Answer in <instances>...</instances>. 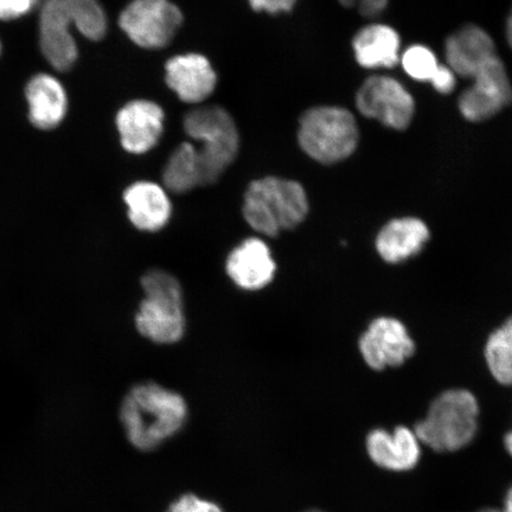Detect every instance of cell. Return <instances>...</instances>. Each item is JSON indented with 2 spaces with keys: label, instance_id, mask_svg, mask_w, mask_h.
I'll list each match as a JSON object with an SVG mask.
<instances>
[{
  "label": "cell",
  "instance_id": "7402d4cb",
  "mask_svg": "<svg viewBox=\"0 0 512 512\" xmlns=\"http://www.w3.org/2000/svg\"><path fill=\"white\" fill-rule=\"evenodd\" d=\"M484 355L492 377L502 386H512V317L489 336Z\"/></svg>",
  "mask_w": 512,
  "mask_h": 512
},
{
  "label": "cell",
  "instance_id": "e575fe53",
  "mask_svg": "<svg viewBox=\"0 0 512 512\" xmlns=\"http://www.w3.org/2000/svg\"><path fill=\"white\" fill-rule=\"evenodd\" d=\"M0 53H2V44H0Z\"/></svg>",
  "mask_w": 512,
  "mask_h": 512
},
{
  "label": "cell",
  "instance_id": "44dd1931",
  "mask_svg": "<svg viewBox=\"0 0 512 512\" xmlns=\"http://www.w3.org/2000/svg\"><path fill=\"white\" fill-rule=\"evenodd\" d=\"M163 182L165 188L175 194L202 187L200 160L194 144L183 143L172 152L164 168Z\"/></svg>",
  "mask_w": 512,
  "mask_h": 512
},
{
  "label": "cell",
  "instance_id": "484cf974",
  "mask_svg": "<svg viewBox=\"0 0 512 512\" xmlns=\"http://www.w3.org/2000/svg\"><path fill=\"white\" fill-rule=\"evenodd\" d=\"M41 0H0V21H14L30 14Z\"/></svg>",
  "mask_w": 512,
  "mask_h": 512
},
{
  "label": "cell",
  "instance_id": "1f68e13d",
  "mask_svg": "<svg viewBox=\"0 0 512 512\" xmlns=\"http://www.w3.org/2000/svg\"><path fill=\"white\" fill-rule=\"evenodd\" d=\"M504 445L505 448H507V451L509 452L510 456L512 457V431L505 435Z\"/></svg>",
  "mask_w": 512,
  "mask_h": 512
},
{
  "label": "cell",
  "instance_id": "d6986e66",
  "mask_svg": "<svg viewBox=\"0 0 512 512\" xmlns=\"http://www.w3.org/2000/svg\"><path fill=\"white\" fill-rule=\"evenodd\" d=\"M352 49L362 68L393 69L400 63L401 37L387 24H369L352 38Z\"/></svg>",
  "mask_w": 512,
  "mask_h": 512
},
{
  "label": "cell",
  "instance_id": "8fae6325",
  "mask_svg": "<svg viewBox=\"0 0 512 512\" xmlns=\"http://www.w3.org/2000/svg\"><path fill=\"white\" fill-rule=\"evenodd\" d=\"M75 17L68 0H46L40 16V44L44 57L55 69L67 72L78 59V47L70 27Z\"/></svg>",
  "mask_w": 512,
  "mask_h": 512
},
{
  "label": "cell",
  "instance_id": "4dcf8cb0",
  "mask_svg": "<svg viewBox=\"0 0 512 512\" xmlns=\"http://www.w3.org/2000/svg\"><path fill=\"white\" fill-rule=\"evenodd\" d=\"M503 512H512V488L508 491L505 497V507Z\"/></svg>",
  "mask_w": 512,
  "mask_h": 512
},
{
  "label": "cell",
  "instance_id": "f546056e",
  "mask_svg": "<svg viewBox=\"0 0 512 512\" xmlns=\"http://www.w3.org/2000/svg\"><path fill=\"white\" fill-rule=\"evenodd\" d=\"M505 38H507L509 47L512 50V9L507 18V23H505Z\"/></svg>",
  "mask_w": 512,
  "mask_h": 512
},
{
  "label": "cell",
  "instance_id": "52a82bcc",
  "mask_svg": "<svg viewBox=\"0 0 512 512\" xmlns=\"http://www.w3.org/2000/svg\"><path fill=\"white\" fill-rule=\"evenodd\" d=\"M183 21L181 9L170 0H132L119 17L128 38L145 49L168 47Z\"/></svg>",
  "mask_w": 512,
  "mask_h": 512
},
{
  "label": "cell",
  "instance_id": "30bf717a",
  "mask_svg": "<svg viewBox=\"0 0 512 512\" xmlns=\"http://www.w3.org/2000/svg\"><path fill=\"white\" fill-rule=\"evenodd\" d=\"M367 366L381 371L402 366L415 354V342L406 325L393 317L373 320L358 342Z\"/></svg>",
  "mask_w": 512,
  "mask_h": 512
},
{
  "label": "cell",
  "instance_id": "7c38bea8",
  "mask_svg": "<svg viewBox=\"0 0 512 512\" xmlns=\"http://www.w3.org/2000/svg\"><path fill=\"white\" fill-rule=\"evenodd\" d=\"M165 114L162 107L147 100L128 102L117 115L121 145L127 152L143 155L163 136Z\"/></svg>",
  "mask_w": 512,
  "mask_h": 512
},
{
  "label": "cell",
  "instance_id": "603a6c76",
  "mask_svg": "<svg viewBox=\"0 0 512 512\" xmlns=\"http://www.w3.org/2000/svg\"><path fill=\"white\" fill-rule=\"evenodd\" d=\"M76 29L92 41H100L107 31V17L99 0H68Z\"/></svg>",
  "mask_w": 512,
  "mask_h": 512
},
{
  "label": "cell",
  "instance_id": "cb8c5ba5",
  "mask_svg": "<svg viewBox=\"0 0 512 512\" xmlns=\"http://www.w3.org/2000/svg\"><path fill=\"white\" fill-rule=\"evenodd\" d=\"M402 69L409 78L418 82H431L440 66L437 55L424 44H413L401 54Z\"/></svg>",
  "mask_w": 512,
  "mask_h": 512
},
{
  "label": "cell",
  "instance_id": "9a60e30c",
  "mask_svg": "<svg viewBox=\"0 0 512 512\" xmlns=\"http://www.w3.org/2000/svg\"><path fill=\"white\" fill-rule=\"evenodd\" d=\"M165 81L187 104H200L215 91L217 75L206 56L185 54L165 64Z\"/></svg>",
  "mask_w": 512,
  "mask_h": 512
},
{
  "label": "cell",
  "instance_id": "e0dca14e",
  "mask_svg": "<svg viewBox=\"0 0 512 512\" xmlns=\"http://www.w3.org/2000/svg\"><path fill=\"white\" fill-rule=\"evenodd\" d=\"M430 238V228L424 221L400 217L384 224L376 236L375 248L383 261L396 265L418 255Z\"/></svg>",
  "mask_w": 512,
  "mask_h": 512
},
{
  "label": "cell",
  "instance_id": "ac0fdd59",
  "mask_svg": "<svg viewBox=\"0 0 512 512\" xmlns=\"http://www.w3.org/2000/svg\"><path fill=\"white\" fill-rule=\"evenodd\" d=\"M128 220L142 232L156 233L169 223L172 204L160 185L152 182L133 183L124 192Z\"/></svg>",
  "mask_w": 512,
  "mask_h": 512
},
{
  "label": "cell",
  "instance_id": "7a4b0ae2",
  "mask_svg": "<svg viewBox=\"0 0 512 512\" xmlns=\"http://www.w3.org/2000/svg\"><path fill=\"white\" fill-rule=\"evenodd\" d=\"M309 198L302 184L290 179L265 177L249 184L242 213L255 232L275 238L297 228L309 214Z\"/></svg>",
  "mask_w": 512,
  "mask_h": 512
},
{
  "label": "cell",
  "instance_id": "5b68a950",
  "mask_svg": "<svg viewBox=\"0 0 512 512\" xmlns=\"http://www.w3.org/2000/svg\"><path fill=\"white\" fill-rule=\"evenodd\" d=\"M145 298L137 311L136 328L140 335L157 344H175L185 334L182 285L174 275L151 270L143 275Z\"/></svg>",
  "mask_w": 512,
  "mask_h": 512
},
{
  "label": "cell",
  "instance_id": "4316f807",
  "mask_svg": "<svg viewBox=\"0 0 512 512\" xmlns=\"http://www.w3.org/2000/svg\"><path fill=\"white\" fill-rule=\"evenodd\" d=\"M457 79L453 70L446 63H441L430 83L435 92L441 95H450L456 89Z\"/></svg>",
  "mask_w": 512,
  "mask_h": 512
},
{
  "label": "cell",
  "instance_id": "277c9868",
  "mask_svg": "<svg viewBox=\"0 0 512 512\" xmlns=\"http://www.w3.org/2000/svg\"><path fill=\"white\" fill-rule=\"evenodd\" d=\"M185 133L201 143L198 147L202 187L219 181L238 156L240 137L235 121L223 107L202 106L185 114Z\"/></svg>",
  "mask_w": 512,
  "mask_h": 512
},
{
  "label": "cell",
  "instance_id": "5bb4252c",
  "mask_svg": "<svg viewBox=\"0 0 512 512\" xmlns=\"http://www.w3.org/2000/svg\"><path fill=\"white\" fill-rule=\"evenodd\" d=\"M226 271L241 290L254 292L272 283L277 264L267 243L259 238H251L242 241L229 253Z\"/></svg>",
  "mask_w": 512,
  "mask_h": 512
},
{
  "label": "cell",
  "instance_id": "9c48e42d",
  "mask_svg": "<svg viewBox=\"0 0 512 512\" xmlns=\"http://www.w3.org/2000/svg\"><path fill=\"white\" fill-rule=\"evenodd\" d=\"M512 104V83L507 67L498 55L486 62L458 99V110L470 123L496 117Z\"/></svg>",
  "mask_w": 512,
  "mask_h": 512
},
{
  "label": "cell",
  "instance_id": "83f0119b",
  "mask_svg": "<svg viewBox=\"0 0 512 512\" xmlns=\"http://www.w3.org/2000/svg\"><path fill=\"white\" fill-rule=\"evenodd\" d=\"M297 2L298 0H249L254 11H265L270 15L287 14Z\"/></svg>",
  "mask_w": 512,
  "mask_h": 512
},
{
  "label": "cell",
  "instance_id": "836d02e7",
  "mask_svg": "<svg viewBox=\"0 0 512 512\" xmlns=\"http://www.w3.org/2000/svg\"><path fill=\"white\" fill-rule=\"evenodd\" d=\"M479 512H501V511H498V510H495V509H485V510H482V511H479Z\"/></svg>",
  "mask_w": 512,
  "mask_h": 512
},
{
  "label": "cell",
  "instance_id": "ffe728a7",
  "mask_svg": "<svg viewBox=\"0 0 512 512\" xmlns=\"http://www.w3.org/2000/svg\"><path fill=\"white\" fill-rule=\"evenodd\" d=\"M29 118L40 130H53L67 114L68 99L61 82L48 74H38L27 86Z\"/></svg>",
  "mask_w": 512,
  "mask_h": 512
},
{
  "label": "cell",
  "instance_id": "3957f363",
  "mask_svg": "<svg viewBox=\"0 0 512 512\" xmlns=\"http://www.w3.org/2000/svg\"><path fill=\"white\" fill-rule=\"evenodd\" d=\"M479 403L466 389H448L431 403L414 427L421 445L435 452H456L470 445L478 430Z\"/></svg>",
  "mask_w": 512,
  "mask_h": 512
},
{
  "label": "cell",
  "instance_id": "d6a6232c",
  "mask_svg": "<svg viewBox=\"0 0 512 512\" xmlns=\"http://www.w3.org/2000/svg\"><path fill=\"white\" fill-rule=\"evenodd\" d=\"M303 512H326L324 510H320V509H316V508H311V509H307Z\"/></svg>",
  "mask_w": 512,
  "mask_h": 512
},
{
  "label": "cell",
  "instance_id": "2e32d148",
  "mask_svg": "<svg viewBox=\"0 0 512 512\" xmlns=\"http://www.w3.org/2000/svg\"><path fill=\"white\" fill-rule=\"evenodd\" d=\"M366 448L371 462L393 472L414 469L421 457L419 438L405 426L396 427L393 432L375 428L367 435Z\"/></svg>",
  "mask_w": 512,
  "mask_h": 512
},
{
  "label": "cell",
  "instance_id": "6da1fadb",
  "mask_svg": "<svg viewBox=\"0 0 512 512\" xmlns=\"http://www.w3.org/2000/svg\"><path fill=\"white\" fill-rule=\"evenodd\" d=\"M119 416L130 444L139 451L151 452L183 430L189 408L181 394L146 382L126 394Z\"/></svg>",
  "mask_w": 512,
  "mask_h": 512
},
{
  "label": "cell",
  "instance_id": "ba28073f",
  "mask_svg": "<svg viewBox=\"0 0 512 512\" xmlns=\"http://www.w3.org/2000/svg\"><path fill=\"white\" fill-rule=\"evenodd\" d=\"M356 107L363 117L379 121L394 131H405L414 119L416 104L399 80L387 75L370 76L356 94Z\"/></svg>",
  "mask_w": 512,
  "mask_h": 512
},
{
  "label": "cell",
  "instance_id": "f1b7e54d",
  "mask_svg": "<svg viewBox=\"0 0 512 512\" xmlns=\"http://www.w3.org/2000/svg\"><path fill=\"white\" fill-rule=\"evenodd\" d=\"M389 0H358L357 9L364 17L373 18L387 9Z\"/></svg>",
  "mask_w": 512,
  "mask_h": 512
},
{
  "label": "cell",
  "instance_id": "4fadbf2b",
  "mask_svg": "<svg viewBox=\"0 0 512 512\" xmlns=\"http://www.w3.org/2000/svg\"><path fill=\"white\" fill-rule=\"evenodd\" d=\"M496 55L494 38L476 24L464 25L445 41L446 64L457 78L472 80L480 68Z\"/></svg>",
  "mask_w": 512,
  "mask_h": 512
},
{
  "label": "cell",
  "instance_id": "8992f818",
  "mask_svg": "<svg viewBox=\"0 0 512 512\" xmlns=\"http://www.w3.org/2000/svg\"><path fill=\"white\" fill-rule=\"evenodd\" d=\"M298 142L306 155L320 164L341 163L354 155L360 128L355 115L343 107H313L300 118Z\"/></svg>",
  "mask_w": 512,
  "mask_h": 512
},
{
  "label": "cell",
  "instance_id": "d4e9b609",
  "mask_svg": "<svg viewBox=\"0 0 512 512\" xmlns=\"http://www.w3.org/2000/svg\"><path fill=\"white\" fill-rule=\"evenodd\" d=\"M165 512H226L219 503L202 498L191 492L178 496Z\"/></svg>",
  "mask_w": 512,
  "mask_h": 512
}]
</instances>
